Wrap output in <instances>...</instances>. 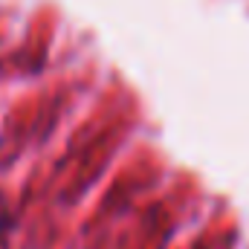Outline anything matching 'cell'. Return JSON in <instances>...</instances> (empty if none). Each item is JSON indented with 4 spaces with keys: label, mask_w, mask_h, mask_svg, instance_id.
Returning <instances> with one entry per match:
<instances>
[{
    "label": "cell",
    "mask_w": 249,
    "mask_h": 249,
    "mask_svg": "<svg viewBox=\"0 0 249 249\" xmlns=\"http://www.w3.org/2000/svg\"><path fill=\"white\" fill-rule=\"evenodd\" d=\"M12 223H15V217H12V209L3 203V197H0V247L6 244V238H9V232H12Z\"/></svg>",
    "instance_id": "6da1fadb"
}]
</instances>
